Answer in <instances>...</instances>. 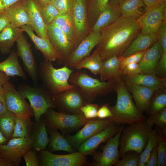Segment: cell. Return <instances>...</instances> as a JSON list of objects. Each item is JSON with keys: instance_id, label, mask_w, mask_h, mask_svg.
Returning a JSON list of instances; mask_svg holds the SVG:
<instances>
[{"instance_id": "obj_25", "label": "cell", "mask_w": 166, "mask_h": 166, "mask_svg": "<svg viewBox=\"0 0 166 166\" xmlns=\"http://www.w3.org/2000/svg\"><path fill=\"white\" fill-rule=\"evenodd\" d=\"M42 117L39 121L34 122L30 138L33 144V148L37 152L45 150L49 142L46 123Z\"/></svg>"}, {"instance_id": "obj_32", "label": "cell", "mask_w": 166, "mask_h": 166, "mask_svg": "<svg viewBox=\"0 0 166 166\" xmlns=\"http://www.w3.org/2000/svg\"><path fill=\"white\" fill-rule=\"evenodd\" d=\"M16 53L11 51L8 57L0 62V71L10 76H19L26 80L27 76L21 66Z\"/></svg>"}, {"instance_id": "obj_39", "label": "cell", "mask_w": 166, "mask_h": 166, "mask_svg": "<svg viewBox=\"0 0 166 166\" xmlns=\"http://www.w3.org/2000/svg\"><path fill=\"white\" fill-rule=\"evenodd\" d=\"M158 139L157 132L155 128L152 129L148 136L147 144L140 154L138 166H146L151 152L157 145Z\"/></svg>"}, {"instance_id": "obj_16", "label": "cell", "mask_w": 166, "mask_h": 166, "mask_svg": "<svg viewBox=\"0 0 166 166\" xmlns=\"http://www.w3.org/2000/svg\"><path fill=\"white\" fill-rule=\"evenodd\" d=\"M16 52L23 62L24 69L32 80L34 84L39 81L38 68L33 55L31 45L22 33L16 41Z\"/></svg>"}, {"instance_id": "obj_28", "label": "cell", "mask_w": 166, "mask_h": 166, "mask_svg": "<svg viewBox=\"0 0 166 166\" xmlns=\"http://www.w3.org/2000/svg\"><path fill=\"white\" fill-rule=\"evenodd\" d=\"M121 16L117 6L108 3L99 15L95 23L91 28V31L99 32L103 28L114 22Z\"/></svg>"}, {"instance_id": "obj_6", "label": "cell", "mask_w": 166, "mask_h": 166, "mask_svg": "<svg viewBox=\"0 0 166 166\" xmlns=\"http://www.w3.org/2000/svg\"><path fill=\"white\" fill-rule=\"evenodd\" d=\"M31 86L21 84L18 90L30 103L34 112L35 122L49 108H56L53 96L46 89L37 84Z\"/></svg>"}, {"instance_id": "obj_55", "label": "cell", "mask_w": 166, "mask_h": 166, "mask_svg": "<svg viewBox=\"0 0 166 166\" xmlns=\"http://www.w3.org/2000/svg\"><path fill=\"white\" fill-rule=\"evenodd\" d=\"M5 97L2 85L0 86V115L7 110Z\"/></svg>"}, {"instance_id": "obj_46", "label": "cell", "mask_w": 166, "mask_h": 166, "mask_svg": "<svg viewBox=\"0 0 166 166\" xmlns=\"http://www.w3.org/2000/svg\"><path fill=\"white\" fill-rule=\"evenodd\" d=\"M99 108L98 105L89 102L83 105L81 108L80 110L86 119H90L97 118V113Z\"/></svg>"}, {"instance_id": "obj_63", "label": "cell", "mask_w": 166, "mask_h": 166, "mask_svg": "<svg viewBox=\"0 0 166 166\" xmlns=\"http://www.w3.org/2000/svg\"><path fill=\"white\" fill-rule=\"evenodd\" d=\"M160 1H166V0H160Z\"/></svg>"}, {"instance_id": "obj_8", "label": "cell", "mask_w": 166, "mask_h": 166, "mask_svg": "<svg viewBox=\"0 0 166 166\" xmlns=\"http://www.w3.org/2000/svg\"><path fill=\"white\" fill-rule=\"evenodd\" d=\"M53 96L56 108L60 112L68 113L82 114L81 108L89 102L81 89L77 86Z\"/></svg>"}, {"instance_id": "obj_35", "label": "cell", "mask_w": 166, "mask_h": 166, "mask_svg": "<svg viewBox=\"0 0 166 166\" xmlns=\"http://www.w3.org/2000/svg\"><path fill=\"white\" fill-rule=\"evenodd\" d=\"M102 59L98 51L96 49L90 55L85 57L77 63L74 69H89L95 75L99 74L101 66Z\"/></svg>"}, {"instance_id": "obj_51", "label": "cell", "mask_w": 166, "mask_h": 166, "mask_svg": "<svg viewBox=\"0 0 166 166\" xmlns=\"http://www.w3.org/2000/svg\"><path fill=\"white\" fill-rule=\"evenodd\" d=\"M166 73V52H163L158 62L154 73L165 75Z\"/></svg>"}, {"instance_id": "obj_27", "label": "cell", "mask_w": 166, "mask_h": 166, "mask_svg": "<svg viewBox=\"0 0 166 166\" xmlns=\"http://www.w3.org/2000/svg\"><path fill=\"white\" fill-rule=\"evenodd\" d=\"M21 27L11 23L8 25L0 33V51L3 54L10 53L14 43L22 33Z\"/></svg>"}, {"instance_id": "obj_22", "label": "cell", "mask_w": 166, "mask_h": 166, "mask_svg": "<svg viewBox=\"0 0 166 166\" xmlns=\"http://www.w3.org/2000/svg\"><path fill=\"white\" fill-rule=\"evenodd\" d=\"M23 31L26 33L34 44L36 49L41 51L44 59L56 61L59 57L54 49L49 39L40 38L35 34L34 30L29 25H25L21 27Z\"/></svg>"}, {"instance_id": "obj_52", "label": "cell", "mask_w": 166, "mask_h": 166, "mask_svg": "<svg viewBox=\"0 0 166 166\" xmlns=\"http://www.w3.org/2000/svg\"><path fill=\"white\" fill-rule=\"evenodd\" d=\"M113 116L108 104H105L99 107L97 113V117L100 119H105L109 118Z\"/></svg>"}, {"instance_id": "obj_42", "label": "cell", "mask_w": 166, "mask_h": 166, "mask_svg": "<svg viewBox=\"0 0 166 166\" xmlns=\"http://www.w3.org/2000/svg\"><path fill=\"white\" fill-rule=\"evenodd\" d=\"M155 128L158 134V139L157 145L158 156V166H165L166 165V138L162 129L156 126Z\"/></svg>"}, {"instance_id": "obj_48", "label": "cell", "mask_w": 166, "mask_h": 166, "mask_svg": "<svg viewBox=\"0 0 166 166\" xmlns=\"http://www.w3.org/2000/svg\"><path fill=\"white\" fill-rule=\"evenodd\" d=\"M37 151L33 148L27 151L23 154V157L26 166H39Z\"/></svg>"}, {"instance_id": "obj_19", "label": "cell", "mask_w": 166, "mask_h": 166, "mask_svg": "<svg viewBox=\"0 0 166 166\" xmlns=\"http://www.w3.org/2000/svg\"><path fill=\"white\" fill-rule=\"evenodd\" d=\"M119 125L112 123L81 143L78 148L79 151L85 156L93 154L101 144L107 141L118 132L121 127Z\"/></svg>"}, {"instance_id": "obj_62", "label": "cell", "mask_w": 166, "mask_h": 166, "mask_svg": "<svg viewBox=\"0 0 166 166\" xmlns=\"http://www.w3.org/2000/svg\"><path fill=\"white\" fill-rule=\"evenodd\" d=\"M39 4L51 1L52 0H35Z\"/></svg>"}, {"instance_id": "obj_43", "label": "cell", "mask_w": 166, "mask_h": 166, "mask_svg": "<svg viewBox=\"0 0 166 166\" xmlns=\"http://www.w3.org/2000/svg\"><path fill=\"white\" fill-rule=\"evenodd\" d=\"M140 154L135 152L129 151L126 152L119 160L115 166H138Z\"/></svg>"}, {"instance_id": "obj_45", "label": "cell", "mask_w": 166, "mask_h": 166, "mask_svg": "<svg viewBox=\"0 0 166 166\" xmlns=\"http://www.w3.org/2000/svg\"><path fill=\"white\" fill-rule=\"evenodd\" d=\"M51 2L60 14L72 12L74 4V0H52Z\"/></svg>"}, {"instance_id": "obj_53", "label": "cell", "mask_w": 166, "mask_h": 166, "mask_svg": "<svg viewBox=\"0 0 166 166\" xmlns=\"http://www.w3.org/2000/svg\"><path fill=\"white\" fill-rule=\"evenodd\" d=\"M21 0H0V15L4 14L11 6Z\"/></svg>"}, {"instance_id": "obj_5", "label": "cell", "mask_w": 166, "mask_h": 166, "mask_svg": "<svg viewBox=\"0 0 166 166\" xmlns=\"http://www.w3.org/2000/svg\"><path fill=\"white\" fill-rule=\"evenodd\" d=\"M116 81H102L92 77L81 69L74 70L69 79V83L81 89L90 102L97 97L105 95L115 89Z\"/></svg>"}, {"instance_id": "obj_33", "label": "cell", "mask_w": 166, "mask_h": 166, "mask_svg": "<svg viewBox=\"0 0 166 166\" xmlns=\"http://www.w3.org/2000/svg\"><path fill=\"white\" fill-rule=\"evenodd\" d=\"M58 27L74 44H76V33L72 12L60 14L52 22Z\"/></svg>"}, {"instance_id": "obj_57", "label": "cell", "mask_w": 166, "mask_h": 166, "mask_svg": "<svg viewBox=\"0 0 166 166\" xmlns=\"http://www.w3.org/2000/svg\"><path fill=\"white\" fill-rule=\"evenodd\" d=\"M10 77L0 71V86L9 81Z\"/></svg>"}, {"instance_id": "obj_9", "label": "cell", "mask_w": 166, "mask_h": 166, "mask_svg": "<svg viewBox=\"0 0 166 166\" xmlns=\"http://www.w3.org/2000/svg\"><path fill=\"white\" fill-rule=\"evenodd\" d=\"M166 1L147 7L144 13L136 19L141 32L156 34L163 21L166 20Z\"/></svg>"}, {"instance_id": "obj_24", "label": "cell", "mask_w": 166, "mask_h": 166, "mask_svg": "<svg viewBox=\"0 0 166 166\" xmlns=\"http://www.w3.org/2000/svg\"><path fill=\"white\" fill-rule=\"evenodd\" d=\"M157 41L156 34L143 33L140 31L121 57H125L146 50Z\"/></svg>"}, {"instance_id": "obj_26", "label": "cell", "mask_w": 166, "mask_h": 166, "mask_svg": "<svg viewBox=\"0 0 166 166\" xmlns=\"http://www.w3.org/2000/svg\"><path fill=\"white\" fill-rule=\"evenodd\" d=\"M121 57L113 56L102 60L99 74L101 81H117L122 75L119 69Z\"/></svg>"}, {"instance_id": "obj_44", "label": "cell", "mask_w": 166, "mask_h": 166, "mask_svg": "<svg viewBox=\"0 0 166 166\" xmlns=\"http://www.w3.org/2000/svg\"><path fill=\"white\" fill-rule=\"evenodd\" d=\"M147 119L156 127L162 129L166 136V108L157 113L150 115Z\"/></svg>"}, {"instance_id": "obj_12", "label": "cell", "mask_w": 166, "mask_h": 166, "mask_svg": "<svg viewBox=\"0 0 166 166\" xmlns=\"http://www.w3.org/2000/svg\"><path fill=\"white\" fill-rule=\"evenodd\" d=\"M2 86L8 110L20 117L31 118L34 116L30 105L12 83L8 81Z\"/></svg>"}, {"instance_id": "obj_34", "label": "cell", "mask_w": 166, "mask_h": 166, "mask_svg": "<svg viewBox=\"0 0 166 166\" xmlns=\"http://www.w3.org/2000/svg\"><path fill=\"white\" fill-rule=\"evenodd\" d=\"M50 135L49 151L53 152L62 151L71 153L75 152L67 139L61 135L57 129H48Z\"/></svg>"}, {"instance_id": "obj_3", "label": "cell", "mask_w": 166, "mask_h": 166, "mask_svg": "<svg viewBox=\"0 0 166 166\" xmlns=\"http://www.w3.org/2000/svg\"><path fill=\"white\" fill-rule=\"evenodd\" d=\"M123 127L120 136L119 150L122 158L127 152L140 154L145 148L153 124L147 119Z\"/></svg>"}, {"instance_id": "obj_31", "label": "cell", "mask_w": 166, "mask_h": 166, "mask_svg": "<svg viewBox=\"0 0 166 166\" xmlns=\"http://www.w3.org/2000/svg\"><path fill=\"white\" fill-rule=\"evenodd\" d=\"M4 14L8 17L10 23L16 27H21L27 25L30 26L29 15L21 0L9 8Z\"/></svg>"}, {"instance_id": "obj_30", "label": "cell", "mask_w": 166, "mask_h": 166, "mask_svg": "<svg viewBox=\"0 0 166 166\" xmlns=\"http://www.w3.org/2000/svg\"><path fill=\"white\" fill-rule=\"evenodd\" d=\"M129 86L136 107L142 113L147 111L151 98L155 91L139 85H132Z\"/></svg>"}, {"instance_id": "obj_54", "label": "cell", "mask_w": 166, "mask_h": 166, "mask_svg": "<svg viewBox=\"0 0 166 166\" xmlns=\"http://www.w3.org/2000/svg\"><path fill=\"white\" fill-rule=\"evenodd\" d=\"M158 156L156 145L151 152L146 166H158Z\"/></svg>"}, {"instance_id": "obj_29", "label": "cell", "mask_w": 166, "mask_h": 166, "mask_svg": "<svg viewBox=\"0 0 166 166\" xmlns=\"http://www.w3.org/2000/svg\"><path fill=\"white\" fill-rule=\"evenodd\" d=\"M121 16L137 19L146 10L142 0H124L117 6Z\"/></svg>"}, {"instance_id": "obj_40", "label": "cell", "mask_w": 166, "mask_h": 166, "mask_svg": "<svg viewBox=\"0 0 166 166\" xmlns=\"http://www.w3.org/2000/svg\"><path fill=\"white\" fill-rule=\"evenodd\" d=\"M166 108V93L165 91L154 93L147 110L150 115L154 114Z\"/></svg>"}, {"instance_id": "obj_17", "label": "cell", "mask_w": 166, "mask_h": 166, "mask_svg": "<svg viewBox=\"0 0 166 166\" xmlns=\"http://www.w3.org/2000/svg\"><path fill=\"white\" fill-rule=\"evenodd\" d=\"M72 13L76 30L77 47L91 32L88 22L86 0H74Z\"/></svg>"}, {"instance_id": "obj_13", "label": "cell", "mask_w": 166, "mask_h": 166, "mask_svg": "<svg viewBox=\"0 0 166 166\" xmlns=\"http://www.w3.org/2000/svg\"><path fill=\"white\" fill-rule=\"evenodd\" d=\"M33 147L30 138H12L6 144L0 145V156L13 166H18L23 154Z\"/></svg>"}, {"instance_id": "obj_18", "label": "cell", "mask_w": 166, "mask_h": 166, "mask_svg": "<svg viewBox=\"0 0 166 166\" xmlns=\"http://www.w3.org/2000/svg\"><path fill=\"white\" fill-rule=\"evenodd\" d=\"M100 37L99 32L91 31L79 44L64 65L69 69H74L77 63L89 55L91 50L98 43Z\"/></svg>"}, {"instance_id": "obj_7", "label": "cell", "mask_w": 166, "mask_h": 166, "mask_svg": "<svg viewBox=\"0 0 166 166\" xmlns=\"http://www.w3.org/2000/svg\"><path fill=\"white\" fill-rule=\"evenodd\" d=\"M44 114L47 129H59L62 132L75 130L83 125L89 120L82 114L57 112L52 108H49Z\"/></svg>"}, {"instance_id": "obj_21", "label": "cell", "mask_w": 166, "mask_h": 166, "mask_svg": "<svg viewBox=\"0 0 166 166\" xmlns=\"http://www.w3.org/2000/svg\"><path fill=\"white\" fill-rule=\"evenodd\" d=\"M25 9L27 12L34 31L38 37L48 38L47 26L44 22L41 15L39 5L35 0H21Z\"/></svg>"}, {"instance_id": "obj_37", "label": "cell", "mask_w": 166, "mask_h": 166, "mask_svg": "<svg viewBox=\"0 0 166 166\" xmlns=\"http://www.w3.org/2000/svg\"><path fill=\"white\" fill-rule=\"evenodd\" d=\"M31 118L17 116L12 138H30L34 123Z\"/></svg>"}, {"instance_id": "obj_36", "label": "cell", "mask_w": 166, "mask_h": 166, "mask_svg": "<svg viewBox=\"0 0 166 166\" xmlns=\"http://www.w3.org/2000/svg\"><path fill=\"white\" fill-rule=\"evenodd\" d=\"M16 117L14 113L8 110L0 115V131L9 140L12 138Z\"/></svg>"}, {"instance_id": "obj_47", "label": "cell", "mask_w": 166, "mask_h": 166, "mask_svg": "<svg viewBox=\"0 0 166 166\" xmlns=\"http://www.w3.org/2000/svg\"><path fill=\"white\" fill-rule=\"evenodd\" d=\"M146 50L125 57H121L119 69L121 73L123 69L128 64L134 62H139Z\"/></svg>"}, {"instance_id": "obj_23", "label": "cell", "mask_w": 166, "mask_h": 166, "mask_svg": "<svg viewBox=\"0 0 166 166\" xmlns=\"http://www.w3.org/2000/svg\"><path fill=\"white\" fill-rule=\"evenodd\" d=\"M163 53L162 48L157 41L147 49L138 63L142 73H154Z\"/></svg>"}, {"instance_id": "obj_20", "label": "cell", "mask_w": 166, "mask_h": 166, "mask_svg": "<svg viewBox=\"0 0 166 166\" xmlns=\"http://www.w3.org/2000/svg\"><path fill=\"white\" fill-rule=\"evenodd\" d=\"M125 83L128 85H139L148 87L154 91L165 89L166 78L158 77L154 73H140L125 75Z\"/></svg>"}, {"instance_id": "obj_50", "label": "cell", "mask_w": 166, "mask_h": 166, "mask_svg": "<svg viewBox=\"0 0 166 166\" xmlns=\"http://www.w3.org/2000/svg\"><path fill=\"white\" fill-rule=\"evenodd\" d=\"M122 75H131L142 73L138 63L134 62L128 64L123 69Z\"/></svg>"}, {"instance_id": "obj_61", "label": "cell", "mask_w": 166, "mask_h": 166, "mask_svg": "<svg viewBox=\"0 0 166 166\" xmlns=\"http://www.w3.org/2000/svg\"><path fill=\"white\" fill-rule=\"evenodd\" d=\"M123 0H110L109 4L114 6H117L119 3Z\"/></svg>"}, {"instance_id": "obj_38", "label": "cell", "mask_w": 166, "mask_h": 166, "mask_svg": "<svg viewBox=\"0 0 166 166\" xmlns=\"http://www.w3.org/2000/svg\"><path fill=\"white\" fill-rule=\"evenodd\" d=\"M110 0H90L87 7L88 22L91 29L95 23L99 15L109 3Z\"/></svg>"}, {"instance_id": "obj_59", "label": "cell", "mask_w": 166, "mask_h": 166, "mask_svg": "<svg viewBox=\"0 0 166 166\" xmlns=\"http://www.w3.org/2000/svg\"><path fill=\"white\" fill-rule=\"evenodd\" d=\"M0 166H13L10 162L0 156Z\"/></svg>"}, {"instance_id": "obj_11", "label": "cell", "mask_w": 166, "mask_h": 166, "mask_svg": "<svg viewBox=\"0 0 166 166\" xmlns=\"http://www.w3.org/2000/svg\"><path fill=\"white\" fill-rule=\"evenodd\" d=\"M39 166H81L86 163V157L79 151L58 155L44 150L38 152Z\"/></svg>"}, {"instance_id": "obj_41", "label": "cell", "mask_w": 166, "mask_h": 166, "mask_svg": "<svg viewBox=\"0 0 166 166\" xmlns=\"http://www.w3.org/2000/svg\"><path fill=\"white\" fill-rule=\"evenodd\" d=\"M38 5L42 19L48 27L60 14L51 1Z\"/></svg>"}, {"instance_id": "obj_4", "label": "cell", "mask_w": 166, "mask_h": 166, "mask_svg": "<svg viewBox=\"0 0 166 166\" xmlns=\"http://www.w3.org/2000/svg\"><path fill=\"white\" fill-rule=\"evenodd\" d=\"M75 69L64 66L58 69L54 67L52 61L44 60L39 65L38 71L46 89L52 96L77 86L69 82V77Z\"/></svg>"}, {"instance_id": "obj_10", "label": "cell", "mask_w": 166, "mask_h": 166, "mask_svg": "<svg viewBox=\"0 0 166 166\" xmlns=\"http://www.w3.org/2000/svg\"><path fill=\"white\" fill-rule=\"evenodd\" d=\"M47 36L59 57L57 62L59 65H64L76 48L74 44L53 23L47 27Z\"/></svg>"}, {"instance_id": "obj_60", "label": "cell", "mask_w": 166, "mask_h": 166, "mask_svg": "<svg viewBox=\"0 0 166 166\" xmlns=\"http://www.w3.org/2000/svg\"><path fill=\"white\" fill-rule=\"evenodd\" d=\"M9 140L5 137L0 131V145L6 144Z\"/></svg>"}, {"instance_id": "obj_58", "label": "cell", "mask_w": 166, "mask_h": 166, "mask_svg": "<svg viewBox=\"0 0 166 166\" xmlns=\"http://www.w3.org/2000/svg\"><path fill=\"white\" fill-rule=\"evenodd\" d=\"M142 1L147 7L153 6L160 1V0H142Z\"/></svg>"}, {"instance_id": "obj_14", "label": "cell", "mask_w": 166, "mask_h": 166, "mask_svg": "<svg viewBox=\"0 0 166 166\" xmlns=\"http://www.w3.org/2000/svg\"><path fill=\"white\" fill-rule=\"evenodd\" d=\"M124 126H121L118 132L107 141L102 147L101 152L95 154L93 165L95 166H114L120 156L119 145L120 136Z\"/></svg>"}, {"instance_id": "obj_56", "label": "cell", "mask_w": 166, "mask_h": 166, "mask_svg": "<svg viewBox=\"0 0 166 166\" xmlns=\"http://www.w3.org/2000/svg\"><path fill=\"white\" fill-rule=\"evenodd\" d=\"M10 23V20L5 14L0 15V33Z\"/></svg>"}, {"instance_id": "obj_49", "label": "cell", "mask_w": 166, "mask_h": 166, "mask_svg": "<svg viewBox=\"0 0 166 166\" xmlns=\"http://www.w3.org/2000/svg\"><path fill=\"white\" fill-rule=\"evenodd\" d=\"M157 41L160 44L163 52H166V21L162 22L156 34Z\"/></svg>"}, {"instance_id": "obj_2", "label": "cell", "mask_w": 166, "mask_h": 166, "mask_svg": "<svg viewBox=\"0 0 166 166\" xmlns=\"http://www.w3.org/2000/svg\"><path fill=\"white\" fill-rule=\"evenodd\" d=\"M115 89L117 101L114 106L109 107L113 116L107 119L118 125L131 124L147 119L134 103L122 77L117 80Z\"/></svg>"}, {"instance_id": "obj_1", "label": "cell", "mask_w": 166, "mask_h": 166, "mask_svg": "<svg viewBox=\"0 0 166 166\" xmlns=\"http://www.w3.org/2000/svg\"><path fill=\"white\" fill-rule=\"evenodd\" d=\"M140 31L136 19L121 16L99 32L96 49L102 60L114 56L121 57Z\"/></svg>"}, {"instance_id": "obj_15", "label": "cell", "mask_w": 166, "mask_h": 166, "mask_svg": "<svg viewBox=\"0 0 166 166\" xmlns=\"http://www.w3.org/2000/svg\"><path fill=\"white\" fill-rule=\"evenodd\" d=\"M113 122L108 119H89L84 125L83 128L77 133L67 136L66 139L73 148H78L84 141L105 129Z\"/></svg>"}]
</instances>
